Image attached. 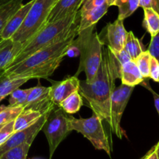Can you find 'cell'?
Masks as SVG:
<instances>
[{
  "label": "cell",
  "mask_w": 159,
  "mask_h": 159,
  "mask_svg": "<svg viewBox=\"0 0 159 159\" xmlns=\"http://www.w3.org/2000/svg\"><path fill=\"white\" fill-rule=\"evenodd\" d=\"M54 105L50 98V87H44L38 83L37 86L31 87L23 108L24 110L37 111L43 115L48 113Z\"/></svg>",
  "instance_id": "obj_11"
},
{
  "label": "cell",
  "mask_w": 159,
  "mask_h": 159,
  "mask_svg": "<svg viewBox=\"0 0 159 159\" xmlns=\"http://www.w3.org/2000/svg\"><path fill=\"white\" fill-rule=\"evenodd\" d=\"M48 114V113L43 114L34 124L31 125L29 127L12 133L5 143L0 145V156L9 150L23 143H29L32 144L34 139L36 138L39 132L41 130Z\"/></svg>",
  "instance_id": "obj_10"
},
{
  "label": "cell",
  "mask_w": 159,
  "mask_h": 159,
  "mask_svg": "<svg viewBox=\"0 0 159 159\" xmlns=\"http://www.w3.org/2000/svg\"><path fill=\"white\" fill-rule=\"evenodd\" d=\"M23 48V44L12 39L0 41V77Z\"/></svg>",
  "instance_id": "obj_13"
},
{
  "label": "cell",
  "mask_w": 159,
  "mask_h": 159,
  "mask_svg": "<svg viewBox=\"0 0 159 159\" xmlns=\"http://www.w3.org/2000/svg\"><path fill=\"white\" fill-rule=\"evenodd\" d=\"M155 152H156L157 157H158V159H159V141L158 143L155 146Z\"/></svg>",
  "instance_id": "obj_36"
},
{
  "label": "cell",
  "mask_w": 159,
  "mask_h": 159,
  "mask_svg": "<svg viewBox=\"0 0 159 159\" xmlns=\"http://www.w3.org/2000/svg\"><path fill=\"white\" fill-rule=\"evenodd\" d=\"M68 115L69 114L57 105H54L47 115L41 130L44 132L49 145V159H52L57 147L71 132Z\"/></svg>",
  "instance_id": "obj_7"
},
{
  "label": "cell",
  "mask_w": 159,
  "mask_h": 159,
  "mask_svg": "<svg viewBox=\"0 0 159 159\" xmlns=\"http://www.w3.org/2000/svg\"><path fill=\"white\" fill-rule=\"evenodd\" d=\"M116 0H107V3L109 6H114Z\"/></svg>",
  "instance_id": "obj_37"
},
{
  "label": "cell",
  "mask_w": 159,
  "mask_h": 159,
  "mask_svg": "<svg viewBox=\"0 0 159 159\" xmlns=\"http://www.w3.org/2000/svg\"><path fill=\"white\" fill-rule=\"evenodd\" d=\"M34 2V0H31L26 4H23L21 7L12 16L2 32V39H10L13 34L20 29Z\"/></svg>",
  "instance_id": "obj_15"
},
{
  "label": "cell",
  "mask_w": 159,
  "mask_h": 159,
  "mask_svg": "<svg viewBox=\"0 0 159 159\" xmlns=\"http://www.w3.org/2000/svg\"><path fill=\"white\" fill-rule=\"evenodd\" d=\"M29 80L28 78H13L2 75L0 77V101L10 95L12 91L20 88V86Z\"/></svg>",
  "instance_id": "obj_19"
},
{
  "label": "cell",
  "mask_w": 159,
  "mask_h": 159,
  "mask_svg": "<svg viewBox=\"0 0 159 159\" xmlns=\"http://www.w3.org/2000/svg\"><path fill=\"white\" fill-rule=\"evenodd\" d=\"M107 3V0H82L81 10H88L93 8L99 7Z\"/></svg>",
  "instance_id": "obj_32"
},
{
  "label": "cell",
  "mask_w": 159,
  "mask_h": 159,
  "mask_svg": "<svg viewBox=\"0 0 159 159\" xmlns=\"http://www.w3.org/2000/svg\"><path fill=\"white\" fill-rule=\"evenodd\" d=\"M110 6L105 3L102 6L99 7L93 8V9H88V10H81L80 12V19H79V25L78 33L82 31L96 26L99 20L106 15L108 11V8Z\"/></svg>",
  "instance_id": "obj_16"
},
{
  "label": "cell",
  "mask_w": 159,
  "mask_h": 159,
  "mask_svg": "<svg viewBox=\"0 0 159 159\" xmlns=\"http://www.w3.org/2000/svg\"><path fill=\"white\" fill-rule=\"evenodd\" d=\"M121 84L134 87L141 84L144 80L139 69L134 60H130L122 65L120 73Z\"/></svg>",
  "instance_id": "obj_17"
},
{
  "label": "cell",
  "mask_w": 159,
  "mask_h": 159,
  "mask_svg": "<svg viewBox=\"0 0 159 159\" xmlns=\"http://www.w3.org/2000/svg\"><path fill=\"white\" fill-rule=\"evenodd\" d=\"M31 143H25L9 150L0 156V159H26Z\"/></svg>",
  "instance_id": "obj_25"
},
{
  "label": "cell",
  "mask_w": 159,
  "mask_h": 159,
  "mask_svg": "<svg viewBox=\"0 0 159 159\" xmlns=\"http://www.w3.org/2000/svg\"><path fill=\"white\" fill-rule=\"evenodd\" d=\"M57 0H34L23 24L11 39L23 45L35 36L47 23V20Z\"/></svg>",
  "instance_id": "obj_5"
},
{
  "label": "cell",
  "mask_w": 159,
  "mask_h": 159,
  "mask_svg": "<svg viewBox=\"0 0 159 159\" xmlns=\"http://www.w3.org/2000/svg\"><path fill=\"white\" fill-rule=\"evenodd\" d=\"M149 77L153 80L155 82L159 83V62L153 56L151 58Z\"/></svg>",
  "instance_id": "obj_30"
},
{
  "label": "cell",
  "mask_w": 159,
  "mask_h": 159,
  "mask_svg": "<svg viewBox=\"0 0 159 159\" xmlns=\"http://www.w3.org/2000/svg\"><path fill=\"white\" fill-rule=\"evenodd\" d=\"M82 0H57L51 9L47 20V23L68 17L80 9Z\"/></svg>",
  "instance_id": "obj_14"
},
{
  "label": "cell",
  "mask_w": 159,
  "mask_h": 159,
  "mask_svg": "<svg viewBox=\"0 0 159 159\" xmlns=\"http://www.w3.org/2000/svg\"><path fill=\"white\" fill-rule=\"evenodd\" d=\"M6 107H7V106H5V105H0V112H1L2 111L4 110L5 108H6Z\"/></svg>",
  "instance_id": "obj_38"
},
{
  "label": "cell",
  "mask_w": 159,
  "mask_h": 159,
  "mask_svg": "<svg viewBox=\"0 0 159 159\" xmlns=\"http://www.w3.org/2000/svg\"><path fill=\"white\" fill-rule=\"evenodd\" d=\"M14 132V121L5 124L0 129V145L5 143Z\"/></svg>",
  "instance_id": "obj_29"
},
{
  "label": "cell",
  "mask_w": 159,
  "mask_h": 159,
  "mask_svg": "<svg viewBox=\"0 0 159 159\" xmlns=\"http://www.w3.org/2000/svg\"><path fill=\"white\" fill-rule=\"evenodd\" d=\"M23 111L22 106H11L8 105L6 108L0 112V126L5 125L11 121H14L16 117Z\"/></svg>",
  "instance_id": "obj_27"
},
{
  "label": "cell",
  "mask_w": 159,
  "mask_h": 159,
  "mask_svg": "<svg viewBox=\"0 0 159 159\" xmlns=\"http://www.w3.org/2000/svg\"><path fill=\"white\" fill-rule=\"evenodd\" d=\"M114 6H116L119 9L117 19L124 20L138 9L139 0H116Z\"/></svg>",
  "instance_id": "obj_23"
},
{
  "label": "cell",
  "mask_w": 159,
  "mask_h": 159,
  "mask_svg": "<svg viewBox=\"0 0 159 159\" xmlns=\"http://www.w3.org/2000/svg\"><path fill=\"white\" fill-rule=\"evenodd\" d=\"M4 126V125H2V126H0V129H1V128H2V126Z\"/></svg>",
  "instance_id": "obj_40"
},
{
  "label": "cell",
  "mask_w": 159,
  "mask_h": 159,
  "mask_svg": "<svg viewBox=\"0 0 159 159\" xmlns=\"http://www.w3.org/2000/svg\"><path fill=\"white\" fill-rule=\"evenodd\" d=\"M51 83L50 87V98L55 105L59 106L61 102L71 94L79 91V80L77 76H68L61 81H54L48 79Z\"/></svg>",
  "instance_id": "obj_12"
},
{
  "label": "cell",
  "mask_w": 159,
  "mask_h": 159,
  "mask_svg": "<svg viewBox=\"0 0 159 159\" xmlns=\"http://www.w3.org/2000/svg\"><path fill=\"white\" fill-rule=\"evenodd\" d=\"M134 87L121 84L114 89L110 101V118L111 126L110 129L119 139H122L124 133L120 126L121 118L127 104L133 92Z\"/></svg>",
  "instance_id": "obj_8"
},
{
  "label": "cell",
  "mask_w": 159,
  "mask_h": 159,
  "mask_svg": "<svg viewBox=\"0 0 159 159\" xmlns=\"http://www.w3.org/2000/svg\"><path fill=\"white\" fill-rule=\"evenodd\" d=\"M80 19V12L71 14L61 20L52 23H46L45 26L32 37L23 45L20 52L17 55L7 69L22 62L42 48L63 41L75 33H78ZM6 69V70H7Z\"/></svg>",
  "instance_id": "obj_3"
},
{
  "label": "cell",
  "mask_w": 159,
  "mask_h": 159,
  "mask_svg": "<svg viewBox=\"0 0 159 159\" xmlns=\"http://www.w3.org/2000/svg\"><path fill=\"white\" fill-rule=\"evenodd\" d=\"M151 58H152V55L149 53V51L148 50H146V51H144L142 53H141L134 60L144 79L149 77V69H150Z\"/></svg>",
  "instance_id": "obj_26"
},
{
  "label": "cell",
  "mask_w": 159,
  "mask_h": 159,
  "mask_svg": "<svg viewBox=\"0 0 159 159\" xmlns=\"http://www.w3.org/2000/svg\"><path fill=\"white\" fill-rule=\"evenodd\" d=\"M82 105H83L82 97L81 96L79 91H76L61 102L59 107L61 108L67 114L71 115V114L77 113Z\"/></svg>",
  "instance_id": "obj_22"
},
{
  "label": "cell",
  "mask_w": 159,
  "mask_h": 159,
  "mask_svg": "<svg viewBox=\"0 0 159 159\" xmlns=\"http://www.w3.org/2000/svg\"><path fill=\"white\" fill-rule=\"evenodd\" d=\"M124 50L128 53L132 60H134L141 53L144 51L141 41L134 34L133 31H129L127 33Z\"/></svg>",
  "instance_id": "obj_24"
},
{
  "label": "cell",
  "mask_w": 159,
  "mask_h": 159,
  "mask_svg": "<svg viewBox=\"0 0 159 159\" xmlns=\"http://www.w3.org/2000/svg\"><path fill=\"white\" fill-rule=\"evenodd\" d=\"M127 33L124 20L117 19L113 23H107L98 34V37L103 46L107 45L113 51H120L124 49Z\"/></svg>",
  "instance_id": "obj_9"
},
{
  "label": "cell",
  "mask_w": 159,
  "mask_h": 159,
  "mask_svg": "<svg viewBox=\"0 0 159 159\" xmlns=\"http://www.w3.org/2000/svg\"><path fill=\"white\" fill-rule=\"evenodd\" d=\"M6 1H8V0H0V5H2V3H4L5 2H6Z\"/></svg>",
  "instance_id": "obj_39"
},
{
  "label": "cell",
  "mask_w": 159,
  "mask_h": 159,
  "mask_svg": "<svg viewBox=\"0 0 159 159\" xmlns=\"http://www.w3.org/2000/svg\"><path fill=\"white\" fill-rule=\"evenodd\" d=\"M141 159H158L156 155V152H155V146H154Z\"/></svg>",
  "instance_id": "obj_35"
},
{
  "label": "cell",
  "mask_w": 159,
  "mask_h": 159,
  "mask_svg": "<svg viewBox=\"0 0 159 159\" xmlns=\"http://www.w3.org/2000/svg\"><path fill=\"white\" fill-rule=\"evenodd\" d=\"M41 113L37 111L24 110L14 120V132L22 130L34 124L40 116Z\"/></svg>",
  "instance_id": "obj_20"
},
{
  "label": "cell",
  "mask_w": 159,
  "mask_h": 159,
  "mask_svg": "<svg viewBox=\"0 0 159 159\" xmlns=\"http://www.w3.org/2000/svg\"><path fill=\"white\" fill-rule=\"evenodd\" d=\"M144 9L143 26L150 34L151 37H155L159 33V15L152 9Z\"/></svg>",
  "instance_id": "obj_21"
},
{
  "label": "cell",
  "mask_w": 159,
  "mask_h": 159,
  "mask_svg": "<svg viewBox=\"0 0 159 159\" xmlns=\"http://www.w3.org/2000/svg\"><path fill=\"white\" fill-rule=\"evenodd\" d=\"M143 85H144V87H145L146 88H148L151 92H152L154 98V101H155V108H156L157 112H158V115H159V94H157L155 90H152V87H150V86H149L148 84H144Z\"/></svg>",
  "instance_id": "obj_34"
},
{
  "label": "cell",
  "mask_w": 159,
  "mask_h": 159,
  "mask_svg": "<svg viewBox=\"0 0 159 159\" xmlns=\"http://www.w3.org/2000/svg\"><path fill=\"white\" fill-rule=\"evenodd\" d=\"M95 26L79 32L78 37L75 38L80 51L79 68L75 76L78 77L82 72H85V82L88 84H91L96 79L102 62L103 45L99 41L98 33L94 32Z\"/></svg>",
  "instance_id": "obj_4"
},
{
  "label": "cell",
  "mask_w": 159,
  "mask_h": 159,
  "mask_svg": "<svg viewBox=\"0 0 159 159\" xmlns=\"http://www.w3.org/2000/svg\"><path fill=\"white\" fill-rule=\"evenodd\" d=\"M78 33L47 48H42L22 62L7 69L2 75L13 78L46 79L54 73L61 63L65 51Z\"/></svg>",
  "instance_id": "obj_2"
},
{
  "label": "cell",
  "mask_w": 159,
  "mask_h": 159,
  "mask_svg": "<svg viewBox=\"0 0 159 159\" xmlns=\"http://www.w3.org/2000/svg\"><path fill=\"white\" fill-rule=\"evenodd\" d=\"M139 7L152 9L159 15V0H139Z\"/></svg>",
  "instance_id": "obj_33"
},
{
  "label": "cell",
  "mask_w": 159,
  "mask_h": 159,
  "mask_svg": "<svg viewBox=\"0 0 159 159\" xmlns=\"http://www.w3.org/2000/svg\"><path fill=\"white\" fill-rule=\"evenodd\" d=\"M103 120L93 113L88 118H76L68 115L69 127L71 130L80 132L84 137L88 139L95 149L104 151L109 156L111 155L112 143L110 142L108 135L102 125Z\"/></svg>",
  "instance_id": "obj_6"
},
{
  "label": "cell",
  "mask_w": 159,
  "mask_h": 159,
  "mask_svg": "<svg viewBox=\"0 0 159 159\" xmlns=\"http://www.w3.org/2000/svg\"><path fill=\"white\" fill-rule=\"evenodd\" d=\"M31 88L28 89H16L12 92L9 95V106L14 107V106H22L26 102L28 94L30 91Z\"/></svg>",
  "instance_id": "obj_28"
},
{
  "label": "cell",
  "mask_w": 159,
  "mask_h": 159,
  "mask_svg": "<svg viewBox=\"0 0 159 159\" xmlns=\"http://www.w3.org/2000/svg\"><path fill=\"white\" fill-rule=\"evenodd\" d=\"M23 0H8L0 5V41L1 34L12 16L21 7Z\"/></svg>",
  "instance_id": "obj_18"
},
{
  "label": "cell",
  "mask_w": 159,
  "mask_h": 159,
  "mask_svg": "<svg viewBox=\"0 0 159 159\" xmlns=\"http://www.w3.org/2000/svg\"><path fill=\"white\" fill-rule=\"evenodd\" d=\"M148 51H149L151 55L155 58L159 62V33L155 37H152Z\"/></svg>",
  "instance_id": "obj_31"
},
{
  "label": "cell",
  "mask_w": 159,
  "mask_h": 159,
  "mask_svg": "<svg viewBox=\"0 0 159 159\" xmlns=\"http://www.w3.org/2000/svg\"><path fill=\"white\" fill-rule=\"evenodd\" d=\"M120 70L116 66L111 59L108 48L102 49V62L97 76L93 82L79 81V93L85 98L93 113L105 120L111 126L110 101L115 87V81L120 79Z\"/></svg>",
  "instance_id": "obj_1"
}]
</instances>
